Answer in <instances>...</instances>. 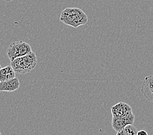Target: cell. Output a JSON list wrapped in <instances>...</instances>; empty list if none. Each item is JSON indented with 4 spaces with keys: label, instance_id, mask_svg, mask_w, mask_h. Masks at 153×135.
<instances>
[{
    "label": "cell",
    "instance_id": "cell-9",
    "mask_svg": "<svg viewBox=\"0 0 153 135\" xmlns=\"http://www.w3.org/2000/svg\"><path fill=\"white\" fill-rule=\"evenodd\" d=\"M137 129L133 124H127L119 132L117 133V135H137Z\"/></svg>",
    "mask_w": 153,
    "mask_h": 135
},
{
    "label": "cell",
    "instance_id": "cell-8",
    "mask_svg": "<svg viewBox=\"0 0 153 135\" xmlns=\"http://www.w3.org/2000/svg\"><path fill=\"white\" fill-rule=\"evenodd\" d=\"M127 125L126 122H125L123 118L121 117H115V116H113L112 118V126L113 128L116 131L117 133L121 131L125 126Z\"/></svg>",
    "mask_w": 153,
    "mask_h": 135
},
{
    "label": "cell",
    "instance_id": "cell-10",
    "mask_svg": "<svg viewBox=\"0 0 153 135\" xmlns=\"http://www.w3.org/2000/svg\"><path fill=\"white\" fill-rule=\"evenodd\" d=\"M144 134L145 135L148 134V133L144 129H141L140 131H138L137 133V135H144Z\"/></svg>",
    "mask_w": 153,
    "mask_h": 135
},
{
    "label": "cell",
    "instance_id": "cell-11",
    "mask_svg": "<svg viewBox=\"0 0 153 135\" xmlns=\"http://www.w3.org/2000/svg\"><path fill=\"white\" fill-rule=\"evenodd\" d=\"M5 1H7V2H10V1H13V0H4Z\"/></svg>",
    "mask_w": 153,
    "mask_h": 135
},
{
    "label": "cell",
    "instance_id": "cell-1",
    "mask_svg": "<svg viewBox=\"0 0 153 135\" xmlns=\"http://www.w3.org/2000/svg\"><path fill=\"white\" fill-rule=\"evenodd\" d=\"M60 21L69 26L77 28L80 25L85 24L88 21V18L80 9L69 7L61 12Z\"/></svg>",
    "mask_w": 153,
    "mask_h": 135
},
{
    "label": "cell",
    "instance_id": "cell-3",
    "mask_svg": "<svg viewBox=\"0 0 153 135\" xmlns=\"http://www.w3.org/2000/svg\"><path fill=\"white\" fill-rule=\"evenodd\" d=\"M33 52L31 46L24 41L13 42L9 45L7 51L9 59L11 61L18 57H20Z\"/></svg>",
    "mask_w": 153,
    "mask_h": 135
},
{
    "label": "cell",
    "instance_id": "cell-12",
    "mask_svg": "<svg viewBox=\"0 0 153 135\" xmlns=\"http://www.w3.org/2000/svg\"><path fill=\"white\" fill-rule=\"evenodd\" d=\"M1 68V64H0V69Z\"/></svg>",
    "mask_w": 153,
    "mask_h": 135
},
{
    "label": "cell",
    "instance_id": "cell-7",
    "mask_svg": "<svg viewBox=\"0 0 153 135\" xmlns=\"http://www.w3.org/2000/svg\"><path fill=\"white\" fill-rule=\"evenodd\" d=\"M15 72L10 65L0 69V82L5 81L15 77Z\"/></svg>",
    "mask_w": 153,
    "mask_h": 135
},
{
    "label": "cell",
    "instance_id": "cell-6",
    "mask_svg": "<svg viewBox=\"0 0 153 135\" xmlns=\"http://www.w3.org/2000/svg\"><path fill=\"white\" fill-rule=\"evenodd\" d=\"M111 110L113 116H115V117H121L126 114V113L132 111L130 106L124 102H120L112 106Z\"/></svg>",
    "mask_w": 153,
    "mask_h": 135
},
{
    "label": "cell",
    "instance_id": "cell-5",
    "mask_svg": "<svg viewBox=\"0 0 153 135\" xmlns=\"http://www.w3.org/2000/svg\"><path fill=\"white\" fill-rule=\"evenodd\" d=\"M20 85L19 79L14 77L5 81L0 82L1 92H14L19 89Z\"/></svg>",
    "mask_w": 153,
    "mask_h": 135
},
{
    "label": "cell",
    "instance_id": "cell-13",
    "mask_svg": "<svg viewBox=\"0 0 153 135\" xmlns=\"http://www.w3.org/2000/svg\"><path fill=\"white\" fill-rule=\"evenodd\" d=\"M0 92H1V91H0Z\"/></svg>",
    "mask_w": 153,
    "mask_h": 135
},
{
    "label": "cell",
    "instance_id": "cell-4",
    "mask_svg": "<svg viewBox=\"0 0 153 135\" xmlns=\"http://www.w3.org/2000/svg\"><path fill=\"white\" fill-rule=\"evenodd\" d=\"M141 92L147 100L153 103V74L145 78L141 86Z\"/></svg>",
    "mask_w": 153,
    "mask_h": 135
},
{
    "label": "cell",
    "instance_id": "cell-2",
    "mask_svg": "<svg viewBox=\"0 0 153 135\" xmlns=\"http://www.w3.org/2000/svg\"><path fill=\"white\" fill-rule=\"evenodd\" d=\"M37 64V57L34 52L18 57L10 61V66L16 74L24 75L34 70Z\"/></svg>",
    "mask_w": 153,
    "mask_h": 135
}]
</instances>
